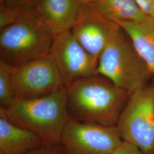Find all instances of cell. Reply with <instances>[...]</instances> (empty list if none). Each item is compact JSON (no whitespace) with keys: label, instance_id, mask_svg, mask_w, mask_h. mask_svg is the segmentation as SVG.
Wrapping results in <instances>:
<instances>
[{"label":"cell","instance_id":"1","mask_svg":"<svg viewBox=\"0 0 154 154\" xmlns=\"http://www.w3.org/2000/svg\"><path fill=\"white\" fill-rule=\"evenodd\" d=\"M66 91L71 118L105 126H116L130 95L99 74L78 79Z\"/></svg>","mask_w":154,"mask_h":154},{"label":"cell","instance_id":"2","mask_svg":"<svg viewBox=\"0 0 154 154\" xmlns=\"http://www.w3.org/2000/svg\"><path fill=\"white\" fill-rule=\"evenodd\" d=\"M0 116L37 134L42 138L44 145H58L70 118L67 108L66 88L37 99H16L8 109H0Z\"/></svg>","mask_w":154,"mask_h":154},{"label":"cell","instance_id":"3","mask_svg":"<svg viewBox=\"0 0 154 154\" xmlns=\"http://www.w3.org/2000/svg\"><path fill=\"white\" fill-rule=\"evenodd\" d=\"M54 37L35 6L23 8L16 22L0 30V61L16 67L46 57Z\"/></svg>","mask_w":154,"mask_h":154},{"label":"cell","instance_id":"4","mask_svg":"<svg viewBox=\"0 0 154 154\" xmlns=\"http://www.w3.org/2000/svg\"><path fill=\"white\" fill-rule=\"evenodd\" d=\"M97 72L130 94L153 80L148 65L118 24L99 57Z\"/></svg>","mask_w":154,"mask_h":154},{"label":"cell","instance_id":"5","mask_svg":"<svg viewBox=\"0 0 154 154\" xmlns=\"http://www.w3.org/2000/svg\"><path fill=\"white\" fill-rule=\"evenodd\" d=\"M116 126L123 141L154 154V84L130 94Z\"/></svg>","mask_w":154,"mask_h":154},{"label":"cell","instance_id":"6","mask_svg":"<svg viewBox=\"0 0 154 154\" xmlns=\"http://www.w3.org/2000/svg\"><path fill=\"white\" fill-rule=\"evenodd\" d=\"M122 142L116 126L83 123L70 118L60 145L64 154H112Z\"/></svg>","mask_w":154,"mask_h":154},{"label":"cell","instance_id":"7","mask_svg":"<svg viewBox=\"0 0 154 154\" xmlns=\"http://www.w3.org/2000/svg\"><path fill=\"white\" fill-rule=\"evenodd\" d=\"M12 85L15 98L22 100L42 98L65 88L49 55L14 67Z\"/></svg>","mask_w":154,"mask_h":154},{"label":"cell","instance_id":"8","mask_svg":"<svg viewBox=\"0 0 154 154\" xmlns=\"http://www.w3.org/2000/svg\"><path fill=\"white\" fill-rule=\"evenodd\" d=\"M49 55L65 88L78 79L97 75L98 62L78 43L71 30L54 35Z\"/></svg>","mask_w":154,"mask_h":154},{"label":"cell","instance_id":"9","mask_svg":"<svg viewBox=\"0 0 154 154\" xmlns=\"http://www.w3.org/2000/svg\"><path fill=\"white\" fill-rule=\"evenodd\" d=\"M116 25L117 23L101 14L93 5H82L71 32L78 43L98 62Z\"/></svg>","mask_w":154,"mask_h":154},{"label":"cell","instance_id":"10","mask_svg":"<svg viewBox=\"0 0 154 154\" xmlns=\"http://www.w3.org/2000/svg\"><path fill=\"white\" fill-rule=\"evenodd\" d=\"M81 7L77 0H38L35 6L54 35L72 30Z\"/></svg>","mask_w":154,"mask_h":154},{"label":"cell","instance_id":"11","mask_svg":"<svg viewBox=\"0 0 154 154\" xmlns=\"http://www.w3.org/2000/svg\"><path fill=\"white\" fill-rule=\"evenodd\" d=\"M43 145L37 134L0 116V154H28Z\"/></svg>","mask_w":154,"mask_h":154},{"label":"cell","instance_id":"12","mask_svg":"<svg viewBox=\"0 0 154 154\" xmlns=\"http://www.w3.org/2000/svg\"><path fill=\"white\" fill-rule=\"evenodd\" d=\"M126 32L138 53L147 63L154 81V17L118 23Z\"/></svg>","mask_w":154,"mask_h":154},{"label":"cell","instance_id":"13","mask_svg":"<svg viewBox=\"0 0 154 154\" xmlns=\"http://www.w3.org/2000/svg\"><path fill=\"white\" fill-rule=\"evenodd\" d=\"M93 5L101 14L117 24L138 21L148 17L135 0H98Z\"/></svg>","mask_w":154,"mask_h":154},{"label":"cell","instance_id":"14","mask_svg":"<svg viewBox=\"0 0 154 154\" xmlns=\"http://www.w3.org/2000/svg\"><path fill=\"white\" fill-rule=\"evenodd\" d=\"M14 67L0 61V109H6L15 100L12 85Z\"/></svg>","mask_w":154,"mask_h":154},{"label":"cell","instance_id":"15","mask_svg":"<svg viewBox=\"0 0 154 154\" xmlns=\"http://www.w3.org/2000/svg\"><path fill=\"white\" fill-rule=\"evenodd\" d=\"M22 10L21 8L6 4H0V30L16 22Z\"/></svg>","mask_w":154,"mask_h":154},{"label":"cell","instance_id":"16","mask_svg":"<svg viewBox=\"0 0 154 154\" xmlns=\"http://www.w3.org/2000/svg\"><path fill=\"white\" fill-rule=\"evenodd\" d=\"M112 154H143L138 147L131 143L123 141Z\"/></svg>","mask_w":154,"mask_h":154},{"label":"cell","instance_id":"17","mask_svg":"<svg viewBox=\"0 0 154 154\" xmlns=\"http://www.w3.org/2000/svg\"><path fill=\"white\" fill-rule=\"evenodd\" d=\"M28 154H64L61 146L43 145L40 148L35 149Z\"/></svg>","mask_w":154,"mask_h":154},{"label":"cell","instance_id":"18","mask_svg":"<svg viewBox=\"0 0 154 154\" xmlns=\"http://www.w3.org/2000/svg\"><path fill=\"white\" fill-rule=\"evenodd\" d=\"M137 4L147 16L154 17V0H135Z\"/></svg>","mask_w":154,"mask_h":154},{"label":"cell","instance_id":"19","mask_svg":"<svg viewBox=\"0 0 154 154\" xmlns=\"http://www.w3.org/2000/svg\"><path fill=\"white\" fill-rule=\"evenodd\" d=\"M38 0H5V4L21 8L34 7Z\"/></svg>","mask_w":154,"mask_h":154},{"label":"cell","instance_id":"20","mask_svg":"<svg viewBox=\"0 0 154 154\" xmlns=\"http://www.w3.org/2000/svg\"><path fill=\"white\" fill-rule=\"evenodd\" d=\"M77 1L81 5H94L98 0H77Z\"/></svg>","mask_w":154,"mask_h":154},{"label":"cell","instance_id":"21","mask_svg":"<svg viewBox=\"0 0 154 154\" xmlns=\"http://www.w3.org/2000/svg\"><path fill=\"white\" fill-rule=\"evenodd\" d=\"M5 0H0V4H5Z\"/></svg>","mask_w":154,"mask_h":154}]
</instances>
